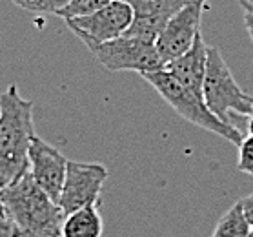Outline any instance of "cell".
<instances>
[{
    "label": "cell",
    "instance_id": "6da1fadb",
    "mask_svg": "<svg viewBox=\"0 0 253 237\" xmlns=\"http://www.w3.org/2000/svg\"><path fill=\"white\" fill-rule=\"evenodd\" d=\"M0 204L13 225L15 237H60L64 212L29 172L0 188Z\"/></svg>",
    "mask_w": 253,
    "mask_h": 237
},
{
    "label": "cell",
    "instance_id": "7a4b0ae2",
    "mask_svg": "<svg viewBox=\"0 0 253 237\" xmlns=\"http://www.w3.org/2000/svg\"><path fill=\"white\" fill-rule=\"evenodd\" d=\"M33 106L15 84L0 95V188L28 172L29 146L37 137Z\"/></svg>",
    "mask_w": 253,
    "mask_h": 237
},
{
    "label": "cell",
    "instance_id": "3957f363",
    "mask_svg": "<svg viewBox=\"0 0 253 237\" xmlns=\"http://www.w3.org/2000/svg\"><path fill=\"white\" fill-rule=\"evenodd\" d=\"M142 79L188 122L206 130V132L215 133L222 139L230 141L231 144L235 146L241 144V141L244 139L239 128L233 126V124H228V122H222L219 117L213 115L210 108L206 106V102H204V98L197 97L190 90H186L166 70L142 73Z\"/></svg>",
    "mask_w": 253,
    "mask_h": 237
},
{
    "label": "cell",
    "instance_id": "277c9868",
    "mask_svg": "<svg viewBox=\"0 0 253 237\" xmlns=\"http://www.w3.org/2000/svg\"><path fill=\"white\" fill-rule=\"evenodd\" d=\"M202 92L210 111L222 122L233 124V115L250 117L253 113V97L241 90L220 49L215 46H208L206 79Z\"/></svg>",
    "mask_w": 253,
    "mask_h": 237
},
{
    "label": "cell",
    "instance_id": "5b68a950",
    "mask_svg": "<svg viewBox=\"0 0 253 237\" xmlns=\"http://www.w3.org/2000/svg\"><path fill=\"white\" fill-rule=\"evenodd\" d=\"M89 51L106 70L113 73L138 71L142 75V73L164 70V62L157 51L155 41H148L140 37L122 35L110 42L89 47Z\"/></svg>",
    "mask_w": 253,
    "mask_h": 237
},
{
    "label": "cell",
    "instance_id": "8992f818",
    "mask_svg": "<svg viewBox=\"0 0 253 237\" xmlns=\"http://www.w3.org/2000/svg\"><path fill=\"white\" fill-rule=\"evenodd\" d=\"M131 22L133 7L127 0H113L111 4L91 15L66 20L68 28L86 44L87 49L122 37Z\"/></svg>",
    "mask_w": 253,
    "mask_h": 237
},
{
    "label": "cell",
    "instance_id": "52a82bcc",
    "mask_svg": "<svg viewBox=\"0 0 253 237\" xmlns=\"http://www.w3.org/2000/svg\"><path fill=\"white\" fill-rule=\"evenodd\" d=\"M108 179V168L100 162L68 161L66 179L58 197V206L64 215L79 208L100 204L104 183Z\"/></svg>",
    "mask_w": 253,
    "mask_h": 237
},
{
    "label": "cell",
    "instance_id": "ba28073f",
    "mask_svg": "<svg viewBox=\"0 0 253 237\" xmlns=\"http://www.w3.org/2000/svg\"><path fill=\"white\" fill-rule=\"evenodd\" d=\"M206 7V0H190L180 11H177L166 28L157 39V51L166 66L180 55H184L195 42L197 35L201 33V18Z\"/></svg>",
    "mask_w": 253,
    "mask_h": 237
},
{
    "label": "cell",
    "instance_id": "9c48e42d",
    "mask_svg": "<svg viewBox=\"0 0 253 237\" xmlns=\"http://www.w3.org/2000/svg\"><path fill=\"white\" fill-rule=\"evenodd\" d=\"M28 161V172L37 183V186L46 191L55 202H58L64 179H66L68 159L55 146H51L49 142H46L37 135L31 146H29Z\"/></svg>",
    "mask_w": 253,
    "mask_h": 237
},
{
    "label": "cell",
    "instance_id": "30bf717a",
    "mask_svg": "<svg viewBox=\"0 0 253 237\" xmlns=\"http://www.w3.org/2000/svg\"><path fill=\"white\" fill-rule=\"evenodd\" d=\"M208 66V46L202 35L199 33L193 42V46L180 55L178 58L168 62L164 70L171 73L186 90H190L193 95L204 98V79H206Z\"/></svg>",
    "mask_w": 253,
    "mask_h": 237
},
{
    "label": "cell",
    "instance_id": "8fae6325",
    "mask_svg": "<svg viewBox=\"0 0 253 237\" xmlns=\"http://www.w3.org/2000/svg\"><path fill=\"white\" fill-rule=\"evenodd\" d=\"M98 206L100 204H91L64 215L60 237H102L104 221Z\"/></svg>",
    "mask_w": 253,
    "mask_h": 237
},
{
    "label": "cell",
    "instance_id": "7c38bea8",
    "mask_svg": "<svg viewBox=\"0 0 253 237\" xmlns=\"http://www.w3.org/2000/svg\"><path fill=\"white\" fill-rule=\"evenodd\" d=\"M250 228H252V225L248 223L246 215L242 212L241 202L237 201L219 219L211 237H248Z\"/></svg>",
    "mask_w": 253,
    "mask_h": 237
},
{
    "label": "cell",
    "instance_id": "4fadbf2b",
    "mask_svg": "<svg viewBox=\"0 0 253 237\" xmlns=\"http://www.w3.org/2000/svg\"><path fill=\"white\" fill-rule=\"evenodd\" d=\"M113 0H71L68 6L62 7L57 15L60 18H64V20H71V18H77V17H86V15H91V13L106 7Z\"/></svg>",
    "mask_w": 253,
    "mask_h": 237
},
{
    "label": "cell",
    "instance_id": "5bb4252c",
    "mask_svg": "<svg viewBox=\"0 0 253 237\" xmlns=\"http://www.w3.org/2000/svg\"><path fill=\"white\" fill-rule=\"evenodd\" d=\"M237 170L246 175L253 177V137L248 135L241 141V144L237 146Z\"/></svg>",
    "mask_w": 253,
    "mask_h": 237
},
{
    "label": "cell",
    "instance_id": "9a60e30c",
    "mask_svg": "<svg viewBox=\"0 0 253 237\" xmlns=\"http://www.w3.org/2000/svg\"><path fill=\"white\" fill-rule=\"evenodd\" d=\"M71 2V0H33L24 6V9L33 13H53L57 15L62 7H66Z\"/></svg>",
    "mask_w": 253,
    "mask_h": 237
},
{
    "label": "cell",
    "instance_id": "2e32d148",
    "mask_svg": "<svg viewBox=\"0 0 253 237\" xmlns=\"http://www.w3.org/2000/svg\"><path fill=\"white\" fill-rule=\"evenodd\" d=\"M239 202H241L242 212H244V215H246L248 223L253 226V193H250V195H246V197H242Z\"/></svg>",
    "mask_w": 253,
    "mask_h": 237
},
{
    "label": "cell",
    "instance_id": "e0dca14e",
    "mask_svg": "<svg viewBox=\"0 0 253 237\" xmlns=\"http://www.w3.org/2000/svg\"><path fill=\"white\" fill-rule=\"evenodd\" d=\"M0 237H15L11 221L7 219L4 214H0Z\"/></svg>",
    "mask_w": 253,
    "mask_h": 237
},
{
    "label": "cell",
    "instance_id": "ac0fdd59",
    "mask_svg": "<svg viewBox=\"0 0 253 237\" xmlns=\"http://www.w3.org/2000/svg\"><path fill=\"white\" fill-rule=\"evenodd\" d=\"M244 24H246L250 35H253V11H250V13H246V15H244Z\"/></svg>",
    "mask_w": 253,
    "mask_h": 237
},
{
    "label": "cell",
    "instance_id": "d6986e66",
    "mask_svg": "<svg viewBox=\"0 0 253 237\" xmlns=\"http://www.w3.org/2000/svg\"><path fill=\"white\" fill-rule=\"evenodd\" d=\"M239 4L242 6V9L246 13H250V11H253V0H237Z\"/></svg>",
    "mask_w": 253,
    "mask_h": 237
},
{
    "label": "cell",
    "instance_id": "ffe728a7",
    "mask_svg": "<svg viewBox=\"0 0 253 237\" xmlns=\"http://www.w3.org/2000/svg\"><path fill=\"white\" fill-rule=\"evenodd\" d=\"M248 133L253 137V113L250 117H248Z\"/></svg>",
    "mask_w": 253,
    "mask_h": 237
},
{
    "label": "cell",
    "instance_id": "44dd1931",
    "mask_svg": "<svg viewBox=\"0 0 253 237\" xmlns=\"http://www.w3.org/2000/svg\"><path fill=\"white\" fill-rule=\"evenodd\" d=\"M17 6H20V7H24L26 4H29V2H33V0H13Z\"/></svg>",
    "mask_w": 253,
    "mask_h": 237
},
{
    "label": "cell",
    "instance_id": "7402d4cb",
    "mask_svg": "<svg viewBox=\"0 0 253 237\" xmlns=\"http://www.w3.org/2000/svg\"><path fill=\"white\" fill-rule=\"evenodd\" d=\"M248 237H253V226L250 228V234H248Z\"/></svg>",
    "mask_w": 253,
    "mask_h": 237
},
{
    "label": "cell",
    "instance_id": "603a6c76",
    "mask_svg": "<svg viewBox=\"0 0 253 237\" xmlns=\"http://www.w3.org/2000/svg\"><path fill=\"white\" fill-rule=\"evenodd\" d=\"M0 214H4V210H2V204H0ZM6 215V214H4Z\"/></svg>",
    "mask_w": 253,
    "mask_h": 237
},
{
    "label": "cell",
    "instance_id": "cb8c5ba5",
    "mask_svg": "<svg viewBox=\"0 0 253 237\" xmlns=\"http://www.w3.org/2000/svg\"><path fill=\"white\" fill-rule=\"evenodd\" d=\"M250 37H252V41H253V35H250Z\"/></svg>",
    "mask_w": 253,
    "mask_h": 237
}]
</instances>
